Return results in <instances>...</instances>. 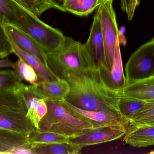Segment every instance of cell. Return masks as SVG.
<instances>
[{"label":"cell","instance_id":"cell-1","mask_svg":"<svg viewBox=\"0 0 154 154\" xmlns=\"http://www.w3.org/2000/svg\"><path fill=\"white\" fill-rule=\"evenodd\" d=\"M66 80L70 87L64 100L68 103L82 109L125 118L119 108L120 93L107 85L98 67L79 75L69 74Z\"/></svg>","mask_w":154,"mask_h":154},{"label":"cell","instance_id":"cell-2","mask_svg":"<svg viewBox=\"0 0 154 154\" xmlns=\"http://www.w3.org/2000/svg\"><path fill=\"white\" fill-rule=\"evenodd\" d=\"M46 54L49 68L59 78L66 80L69 74L79 75L97 67L85 44L68 36L59 49Z\"/></svg>","mask_w":154,"mask_h":154},{"label":"cell","instance_id":"cell-3","mask_svg":"<svg viewBox=\"0 0 154 154\" xmlns=\"http://www.w3.org/2000/svg\"><path fill=\"white\" fill-rule=\"evenodd\" d=\"M48 113L36 131L51 132L72 138L94 128L91 123L66 108L61 101H46Z\"/></svg>","mask_w":154,"mask_h":154},{"label":"cell","instance_id":"cell-4","mask_svg":"<svg viewBox=\"0 0 154 154\" xmlns=\"http://www.w3.org/2000/svg\"><path fill=\"white\" fill-rule=\"evenodd\" d=\"M27 112L24 98L17 90H0V128L29 136L36 128Z\"/></svg>","mask_w":154,"mask_h":154},{"label":"cell","instance_id":"cell-5","mask_svg":"<svg viewBox=\"0 0 154 154\" xmlns=\"http://www.w3.org/2000/svg\"><path fill=\"white\" fill-rule=\"evenodd\" d=\"M125 71L126 85L154 76V37L132 53Z\"/></svg>","mask_w":154,"mask_h":154},{"label":"cell","instance_id":"cell-6","mask_svg":"<svg viewBox=\"0 0 154 154\" xmlns=\"http://www.w3.org/2000/svg\"><path fill=\"white\" fill-rule=\"evenodd\" d=\"M113 3V0L104 1L99 5L97 12L105 45L106 65L109 70L114 60L119 31Z\"/></svg>","mask_w":154,"mask_h":154},{"label":"cell","instance_id":"cell-7","mask_svg":"<svg viewBox=\"0 0 154 154\" xmlns=\"http://www.w3.org/2000/svg\"><path fill=\"white\" fill-rule=\"evenodd\" d=\"M23 30L33 38L46 53L59 49L66 38L62 32L46 24L32 13L30 15L27 27Z\"/></svg>","mask_w":154,"mask_h":154},{"label":"cell","instance_id":"cell-8","mask_svg":"<svg viewBox=\"0 0 154 154\" xmlns=\"http://www.w3.org/2000/svg\"><path fill=\"white\" fill-rule=\"evenodd\" d=\"M128 127L124 126H109L93 128L83 134L69 138V142L82 148L117 140L124 137Z\"/></svg>","mask_w":154,"mask_h":154},{"label":"cell","instance_id":"cell-9","mask_svg":"<svg viewBox=\"0 0 154 154\" xmlns=\"http://www.w3.org/2000/svg\"><path fill=\"white\" fill-rule=\"evenodd\" d=\"M61 103L69 111L89 121L94 125V128L109 126H124L129 127V121L124 118L115 116L102 111L82 109L64 100L61 101Z\"/></svg>","mask_w":154,"mask_h":154},{"label":"cell","instance_id":"cell-10","mask_svg":"<svg viewBox=\"0 0 154 154\" xmlns=\"http://www.w3.org/2000/svg\"><path fill=\"white\" fill-rule=\"evenodd\" d=\"M29 136L0 128V154H33Z\"/></svg>","mask_w":154,"mask_h":154},{"label":"cell","instance_id":"cell-11","mask_svg":"<svg viewBox=\"0 0 154 154\" xmlns=\"http://www.w3.org/2000/svg\"><path fill=\"white\" fill-rule=\"evenodd\" d=\"M29 86L34 94L46 101H63L70 90L68 81L60 78L51 81H39L36 85Z\"/></svg>","mask_w":154,"mask_h":154},{"label":"cell","instance_id":"cell-12","mask_svg":"<svg viewBox=\"0 0 154 154\" xmlns=\"http://www.w3.org/2000/svg\"><path fill=\"white\" fill-rule=\"evenodd\" d=\"M4 25L6 33L21 49L35 56L48 67L46 52L33 38L17 26L7 23H4Z\"/></svg>","mask_w":154,"mask_h":154},{"label":"cell","instance_id":"cell-13","mask_svg":"<svg viewBox=\"0 0 154 154\" xmlns=\"http://www.w3.org/2000/svg\"><path fill=\"white\" fill-rule=\"evenodd\" d=\"M101 77L107 85L112 89L121 93L126 85L125 76L123 70L120 44L118 38L116 52L112 67L110 70L105 65L98 66Z\"/></svg>","mask_w":154,"mask_h":154},{"label":"cell","instance_id":"cell-14","mask_svg":"<svg viewBox=\"0 0 154 154\" xmlns=\"http://www.w3.org/2000/svg\"><path fill=\"white\" fill-rule=\"evenodd\" d=\"M31 12L16 0H0V20L22 30L27 27Z\"/></svg>","mask_w":154,"mask_h":154},{"label":"cell","instance_id":"cell-15","mask_svg":"<svg viewBox=\"0 0 154 154\" xmlns=\"http://www.w3.org/2000/svg\"><path fill=\"white\" fill-rule=\"evenodd\" d=\"M84 44L97 67L102 64L106 65L105 45L100 21L97 13L93 17L89 36Z\"/></svg>","mask_w":154,"mask_h":154},{"label":"cell","instance_id":"cell-16","mask_svg":"<svg viewBox=\"0 0 154 154\" xmlns=\"http://www.w3.org/2000/svg\"><path fill=\"white\" fill-rule=\"evenodd\" d=\"M125 143L134 147L154 146V123L143 125H131L124 136Z\"/></svg>","mask_w":154,"mask_h":154},{"label":"cell","instance_id":"cell-17","mask_svg":"<svg viewBox=\"0 0 154 154\" xmlns=\"http://www.w3.org/2000/svg\"><path fill=\"white\" fill-rule=\"evenodd\" d=\"M120 96L145 102L154 100V76L126 85Z\"/></svg>","mask_w":154,"mask_h":154},{"label":"cell","instance_id":"cell-18","mask_svg":"<svg viewBox=\"0 0 154 154\" xmlns=\"http://www.w3.org/2000/svg\"><path fill=\"white\" fill-rule=\"evenodd\" d=\"M8 36L12 45L14 53L34 69L39 81H51L59 79L48 67L45 66L35 56L21 49L13 39L9 35Z\"/></svg>","mask_w":154,"mask_h":154},{"label":"cell","instance_id":"cell-19","mask_svg":"<svg viewBox=\"0 0 154 154\" xmlns=\"http://www.w3.org/2000/svg\"><path fill=\"white\" fill-rule=\"evenodd\" d=\"M82 149L69 142L49 144H32L31 150L34 154H77Z\"/></svg>","mask_w":154,"mask_h":154},{"label":"cell","instance_id":"cell-20","mask_svg":"<svg viewBox=\"0 0 154 154\" xmlns=\"http://www.w3.org/2000/svg\"><path fill=\"white\" fill-rule=\"evenodd\" d=\"M17 90L23 96L27 105V117L34 125L36 129L38 127L40 121L38 115V108L42 98L35 95L29 88V86L22 82Z\"/></svg>","mask_w":154,"mask_h":154},{"label":"cell","instance_id":"cell-21","mask_svg":"<svg viewBox=\"0 0 154 154\" xmlns=\"http://www.w3.org/2000/svg\"><path fill=\"white\" fill-rule=\"evenodd\" d=\"M100 5L99 0H66L65 11L80 16H88Z\"/></svg>","mask_w":154,"mask_h":154},{"label":"cell","instance_id":"cell-22","mask_svg":"<svg viewBox=\"0 0 154 154\" xmlns=\"http://www.w3.org/2000/svg\"><path fill=\"white\" fill-rule=\"evenodd\" d=\"M146 103L145 101L139 99L121 96L119 103V108L122 115L129 122Z\"/></svg>","mask_w":154,"mask_h":154},{"label":"cell","instance_id":"cell-23","mask_svg":"<svg viewBox=\"0 0 154 154\" xmlns=\"http://www.w3.org/2000/svg\"><path fill=\"white\" fill-rule=\"evenodd\" d=\"M69 138L65 136L51 132H39L36 131L29 136L32 144H49L69 142Z\"/></svg>","mask_w":154,"mask_h":154},{"label":"cell","instance_id":"cell-24","mask_svg":"<svg viewBox=\"0 0 154 154\" xmlns=\"http://www.w3.org/2000/svg\"><path fill=\"white\" fill-rule=\"evenodd\" d=\"M13 69L22 81L24 80L31 85H36L39 81L38 77L34 69L20 58L14 62Z\"/></svg>","mask_w":154,"mask_h":154},{"label":"cell","instance_id":"cell-25","mask_svg":"<svg viewBox=\"0 0 154 154\" xmlns=\"http://www.w3.org/2000/svg\"><path fill=\"white\" fill-rule=\"evenodd\" d=\"M154 123V103L146 102L129 121L131 125H143Z\"/></svg>","mask_w":154,"mask_h":154},{"label":"cell","instance_id":"cell-26","mask_svg":"<svg viewBox=\"0 0 154 154\" xmlns=\"http://www.w3.org/2000/svg\"><path fill=\"white\" fill-rule=\"evenodd\" d=\"M25 9L38 16L47 10L55 8L54 5L49 0H16Z\"/></svg>","mask_w":154,"mask_h":154},{"label":"cell","instance_id":"cell-27","mask_svg":"<svg viewBox=\"0 0 154 154\" xmlns=\"http://www.w3.org/2000/svg\"><path fill=\"white\" fill-rule=\"evenodd\" d=\"M22 80L14 70H0V90H17Z\"/></svg>","mask_w":154,"mask_h":154},{"label":"cell","instance_id":"cell-28","mask_svg":"<svg viewBox=\"0 0 154 154\" xmlns=\"http://www.w3.org/2000/svg\"><path fill=\"white\" fill-rule=\"evenodd\" d=\"M13 53L12 45L5 31L4 23L0 20V58H4Z\"/></svg>","mask_w":154,"mask_h":154},{"label":"cell","instance_id":"cell-29","mask_svg":"<svg viewBox=\"0 0 154 154\" xmlns=\"http://www.w3.org/2000/svg\"><path fill=\"white\" fill-rule=\"evenodd\" d=\"M141 0H120V7L127 14L129 20L134 18L136 8L139 5Z\"/></svg>","mask_w":154,"mask_h":154},{"label":"cell","instance_id":"cell-30","mask_svg":"<svg viewBox=\"0 0 154 154\" xmlns=\"http://www.w3.org/2000/svg\"><path fill=\"white\" fill-rule=\"evenodd\" d=\"M55 6L56 9L60 10L63 12L65 11L64 9V4L66 0H49Z\"/></svg>","mask_w":154,"mask_h":154},{"label":"cell","instance_id":"cell-31","mask_svg":"<svg viewBox=\"0 0 154 154\" xmlns=\"http://www.w3.org/2000/svg\"><path fill=\"white\" fill-rule=\"evenodd\" d=\"M14 63L9 59L0 60V68H13Z\"/></svg>","mask_w":154,"mask_h":154},{"label":"cell","instance_id":"cell-32","mask_svg":"<svg viewBox=\"0 0 154 154\" xmlns=\"http://www.w3.org/2000/svg\"><path fill=\"white\" fill-rule=\"evenodd\" d=\"M125 32V28L124 27H122L120 30H119L118 34V39L119 41V44H123L126 45V40L124 36V33Z\"/></svg>","mask_w":154,"mask_h":154},{"label":"cell","instance_id":"cell-33","mask_svg":"<svg viewBox=\"0 0 154 154\" xmlns=\"http://www.w3.org/2000/svg\"><path fill=\"white\" fill-rule=\"evenodd\" d=\"M106 1V0H99V2L100 5L101 3L103 2L104 1Z\"/></svg>","mask_w":154,"mask_h":154},{"label":"cell","instance_id":"cell-34","mask_svg":"<svg viewBox=\"0 0 154 154\" xmlns=\"http://www.w3.org/2000/svg\"><path fill=\"white\" fill-rule=\"evenodd\" d=\"M149 154H154V151H152V152H150Z\"/></svg>","mask_w":154,"mask_h":154},{"label":"cell","instance_id":"cell-35","mask_svg":"<svg viewBox=\"0 0 154 154\" xmlns=\"http://www.w3.org/2000/svg\"><path fill=\"white\" fill-rule=\"evenodd\" d=\"M152 102V103H154V100H153V101H150V102Z\"/></svg>","mask_w":154,"mask_h":154}]
</instances>
